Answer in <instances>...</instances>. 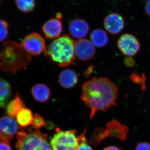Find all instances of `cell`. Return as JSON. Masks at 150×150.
<instances>
[{"mask_svg":"<svg viewBox=\"0 0 150 150\" xmlns=\"http://www.w3.org/2000/svg\"><path fill=\"white\" fill-rule=\"evenodd\" d=\"M8 33V24L5 21L0 19V42L5 40Z\"/></svg>","mask_w":150,"mask_h":150,"instance_id":"44dd1931","label":"cell"},{"mask_svg":"<svg viewBox=\"0 0 150 150\" xmlns=\"http://www.w3.org/2000/svg\"><path fill=\"white\" fill-rule=\"evenodd\" d=\"M103 150H121L120 148L115 146H109L105 148Z\"/></svg>","mask_w":150,"mask_h":150,"instance_id":"83f0119b","label":"cell"},{"mask_svg":"<svg viewBox=\"0 0 150 150\" xmlns=\"http://www.w3.org/2000/svg\"><path fill=\"white\" fill-rule=\"evenodd\" d=\"M45 122L44 118L38 113H35L33 116L31 125L33 129L38 130L45 125Z\"/></svg>","mask_w":150,"mask_h":150,"instance_id":"ffe728a7","label":"cell"},{"mask_svg":"<svg viewBox=\"0 0 150 150\" xmlns=\"http://www.w3.org/2000/svg\"><path fill=\"white\" fill-rule=\"evenodd\" d=\"M22 47L29 55L38 56L45 52L46 48V41L38 33H32L25 37Z\"/></svg>","mask_w":150,"mask_h":150,"instance_id":"8992f818","label":"cell"},{"mask_svg":"<svg viewBox=\"0 0 150 150\" xmlns=\"http://www.w3.org/2000/svg\"><path fill=\"white\" fill-rule=\"evenodd\" d=\"M76 130H58L52 137L50 144L53 150H77L79 145V136Z\"/></svg>","mask_w":150,"mask_h":150,"instance_id":"5b68a950","label":"cell"},{"mask_svg":"<svg viewBox=\"0 0 150 150\" xmlns=\"http://www.w3.org/2000/svg\"><path fill=\"white\" fill-rule=\"evenodd\" d=\"M42 30L47 39H56L61 36L63 31V25L61 19L51 18L43 25Z\"/></svg>","mask_w":150,"mask_h":150,"instance_id":"7c38bea8","label":"cell"},{"mask_svg":"<svg viewBox=\"0 0 150 150\" xmlns=\"http://www.w3.org/2000/svg\"><path fill=\"white\" fill-rule=\"evenodd\" d=\"M75 42L69 35H62L46 47L44 52L45 56L60 67L74 65L76 61Z\"/></svg>","mask_w":150,"mask_h":150,"instance_id":"7a4b0ae2","label":"cell"},{"mask_svg":"<svg viewBox=\"0 0 150 150\" xmlns=\"http://www.w3.org/2000/svg\"><path fill=\"white\" fill-rule=\"evenodd\" d=\"M0 150H12L8 143L0 142Z\"/></svg>","mask_w":150,"mask_h":150,"instance_id":"484cf974","label":"cell"},{"mask_svg":"<svg viewBox=\"0 0 150 150\" xmlns=\"http://www.w3.org/2000/svg\"><path fill=\"white\" fill-rule=\"evenodd\" d=\"M103 25L105 30L112 35H116L124 29L125 20L120 14L112 13L105 18Z\"/></svg>","mask_w":150,"mask_h":150,"instance_id":"30bf717a","label":"cell"},{"mask_svg":"<svg viewBox=\"0 0 150 150\" xmlns=\"http://www.w3.org/2000/svg\"><path fill=\"white\" fill-rule=\"evenodd\" d=\"M145 11L146 14L150 17V0L147 1L145 4Z\"/></svg>","mask_w":150,"mask_h":150,"instance_id":"4316f807","label":"cell"},{"mask_svg":"<svg viewBox=\"0 0 150 150\" xmlns=\"http://www.w3.org/2000/svg\"><path fill=\"white\" fill-rule=\"evenodd\" d=\"M96 47L88 39L79 40L75 42L76 58L83 62H88L93 59L96 53Z\"/></svg>","mask_w":150,"mask_h":150,"instance_id":"9c48e42d","label":"cell"},{"mask_svg":"<svg viewBox=\"0 0 150 150\" xmlns=\"http://www.w3.org/2000/svg\"><path fill=\"white\" fill-rule=\"evenodd\" d=\"M118 96L117 86L106 77H94L86 82L82 87L81 99L91 109L90 119L97 111H105L116 105Z\"/></svg>","mask_w":150,"mask_h":150,"instance_id":"6da1fadb","label":"cell"},{"mask_svg":"<svg viewBox=\"0 0 150 150\" xmlns=\"http://www.w3.org/2000/svg\"><path fill=\"white\" fill-rule=\"evenodd\" d=\"M90 38V40L93 46L98 48L106 46L109 41L107 33L101 28H97L93 30L91 33Z\"/></svg>","mask_w":150,"mask_h":150,"instance_id":"9a60e30c","label":"cell"},{"mask_svg":"<svg viewBox=\"0 0 150 150\" xmlns=\"http://www.w3.org/2000/svg\"><path fill=\"white\" fill-rule=\"evenodd\" d=\"M128 132L129 129L126 125L113 120L107 123L105 129L97 128L92 137L91 142L96 146L107 137H115L121 141H126Z\"/></svg>","mask_w":150,"mask_h":150,"instance_id":"277c9868","label":"cell"},{"mask_svg":"<svg viewBox=\"0 0 150 150\" xmlns=\"http://www.w3.org/2000/svg\"><path fill=\"white\" fill-rule=\"evenodd\" d=\"M15 3L18 8L25 13H28L34 10L36 5L35 1L33 0L16 1Z\"/></svg>","mask_w":150,"mask_h":150,"instance_id":"d6986e66","label":"cell"},{"mask_svg":"<svg viewBox=\"0 0 150 150\" xmlns=\"http://www.w3.org/2000/svg\"><path fill=\"white\" fill-rule=\"evenodd\" d=\"M131 80L134 83L142 86V89H145L146 88V86H145L146 79H145V77H140L137 74H134L131 76Z\"/></svg>","mask_w":150,"mask_h":150,"instance_id":"603a6c76","label":"cell"},{"mask_svg":"<svg viewBox=\"0 0 150 150\" xmlns=\"http://www.w3.org/2000/svg\"><path fill=\"white\" fill-rule=\"evenodd\" d=\"M18 125L14 118L4 116L0 119V131L1 134L0 142L9 144L18 133Z\"/></svg>","mask_w":150,"mask_h":150,"instance_id":"ba28073f","label":"cell"},{"mask_svg":"<svg viewBox=\"0 0 150 150\" xmlns=\"http://www.w3.org/2000/svg\"><path fill=\"white\" fill-rule=\"evenodd\" d=\"M125 64L128 67H132L135 64V60L131 57H127L124 60Z\"/></svg>","mask_w":150,"mask_h":150,"instance_id":"d4e9b609","label":"cell"},{"mask_svg":"<svg viewBox=\"0 0 150 150\" xmlns=\"http://www.w3.org/2000/svg\"><path fill=\"white\" fill-rule=\"evenodd\" d=\"M31 93L36 101L45 103L48 101L51 95V90L48 86L43 83H38L31 88Z\"/></svg>","mask_w":150,"mask_h":150,"instance_id":"5bb4252c","label":"cell"},{"mask_svg":"<svg viewBox=\"0 0 150 150\" xmlns=\"http://www.w3.org/2000/svg\"><path fill=\"white\" fill-rule=\"evenodd\" d=\"M135 150H150V144L148 142L139 143L136 146Z\"/></svg>","mask_w":150,"mask_h":150,"instance_id":"cb8c5ba5","label":"cell"},{"mask_svg":"<svg viewBox=\"0 0 150 150\" xmlns=\"http://www.w3.org/2000/svg\"><path fill=\"white\" fill-rule=\"evenodd\" d=\"M1 132L0 131V140H1Z\"/></svg>","mask_w":150,"mask_h":150,"instance_id":"f1b7e54d","label":"cell"},{"mask_svg":"<svg viewBox=\"0 0 150 150\" xmlns=\"http://www.w3.org/2000/svg\"><path fill=\"white\" fill-rule=\"evenodd\" d=\"M89 30L88 23L83 19H74L69 24V31L70 35L78 40L84 39L88 34Z\"/></svg>","mask_w":150,"mask_h":150,"instance_id":"8fae6325","label":"cell"},{"mask_svg":"<svg viewBox=\"0 0 150 150\" xmlns=\"http://www.w3.org/2000/svg\"><path fill=\"white\" fill-rule=\"evenodd\" d=\"M25 107L23 100L18 93L7 104L6 108V113L8 116L14 118L21 109Z\"/></svg>","mask_w":150,"mask_h":150,"instance_id":"2e32d148","label":"cell"},{"mask_svg":"<svg viewBox=\"0 0 150 150\" xmlns=\"http://www.w3.org/2000/svg\"><path fill=\"white\" fill-rule=\"evenodd\" d=\"M117 45L121 53L128 57L135 56L139 51L140 44L138 39L132 34H123L119 38Z\"/></svg>","mask_w":150,"mask_h":150,"instance_id":"52a82bcc","label":"cell"},{"mask_svg":"<svg viewBox=\"0 0 150 150\" xmlns=\"http://www.w3.org/2000/svg\"><path fill=\"white\" fill-rule=\"evenodd\" d=\"M86 133L85 129L83 133L79 136V145L77 150H93L91 147L87 143V141L86 138Z\"/></svg>","mask_w":150,"mask_h":150,"instance_id":"7402d4cb","label":"cell"},{"mask_svg":"<svg viewBox=\"0 0 150 150\" xmlns=\"http://www.w3.org/2000/svg\"><path fill=\"white\" fill-rule=\"evenodd\" d=\"M33 116L30 109L25 107L23 108L17 114V122L19 126L21 128H25L31 124Z\"/></svg>","mask_w":150,"mask_h":150,"instance_id":"ac0fdd59","label":"cell"},{"mask_svg":"<svg viewBox=\"0 0 150 150\" xmlns=\"http://www.w3.org/2000/svg\"><path fill=\"white\" fill-rule=\"evenodd\" d=\"M11 95V87L9 83L0 77V108L6 106Z\"/></svg>","mask_w":150,"mask_h":150,"instance_id":"e0dca14e","label":"cell"},{"mask_svg":"<svg viewBox=\"0 0 150 150\" xmlns=\"http://www.w3.org/2000/svg\"><path fill=\"white\" fill-rule=\"evenodd\" d=\"M17 150H53L48 142V136L31 128L18 131L16 135Z\"/></svg>","mask_w":150,"mask_h":150,"instance_id":"3957f363","label":"cell"},{"mask_svg":"<svg viewBox=\"0 0 150 150\" xmlns=\"http://www.w3.org/2000/svg\"><path fill=\"white\" fill-rule=\"evenodd\" d=\"M79 79L77 74L74 70L67 69L62 71L59 76L60 85L65 88H72L78 83Z\"/></svg>","mask_w":150,"mask_h":150,"instance_id":"4fadbf2b","label":"cell"}]
</instances>
